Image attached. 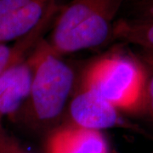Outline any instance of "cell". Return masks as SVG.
<instances>
[{
    "mask_svg": "<svg viewBox=\"0 0 153 153\" xmlns=\"http://www.w3.org/2000/svg\"><path fill=\"white\" fill-rule=\"evenodd\" d=\"M30 57L32 79L29 94L20 110L10 117L34 128H48L60 119L66 109L75 75L47 39L38 42Z\"/></svg>",
    "mask_w": 153,
    "mask_h": 153,
    "instance_id": "1",
    "label": "cell"
},
{
    "mask_svg": "<svg viewBox=\"0 0 153 153\" xmlns=\"http://www.w3.org/2000/svg\"><path fill=\"white\" fill-rule=\"evenodd\" d=\"M126 0H71L60 6L48 43L56 54L103 47L112 40L114 24Z\"/></svg>",
    "mask_w": 153,
    "mask_h": 153,
    "instance_id": "2",
    "label": "cell"
},
{
    "mask_svg": "<svg viewBox=\"0 0 153 153\" xmlns=\"http://www.w3.org/2000/svg\"><path fill=\"white\" fill-rule=\"evenodd\" d=\"M147 71L140 60L115 52L99 58L85 70L82 88L97 94L123 113H142Z\"/></svg>",
    "mask_w": 153,
    "mask_h": 153,
    "instance_id": "3",
    "label": "cell"
},
{
    "mask_svg": "<svg viewBox=\"0 0 153 153\" xmlns=\"http://www.w3.org/2000/svg\"><path fill=\"white\" fill-rule=\"evenodd\" d=\"M71 124L79 128L100 131L109 128H122L152 138L146 129L128 120L124 113L93 92L82 88L68 105Z\"/></svg>",
    "mask_w": 153,
    "mask_h": 153,
    "instance_id": "4",
    "label": "cell"
},
{
    "mask_svg": "<svg viewBox=\"0 0 153 153\" xmlns=\"http://www.w3.org/2000/svg\"><path fill=\"white\" fill-rule=\"evenodd\" d=\"M60 0H0V44L25 37Z\"/></svg>",
    "mask_w": 153,
    "mask_h": 153,
    "instance_id": "5",
    "label": "cell"
},
{
    "mask_svg": "<svg viewBox=\"0 0 153 153\" xmlns=\"http://www.w3.org/2000/svg\"><path fill=\"white\" fill-rule=\"evenodd\" d=\"M47 153H110V151L102 132L70 124L50 134Z\"/></svg>",
    "mask_w": 153,
    "mask_h": 153,
    "instance_id": "6",
    "label": "cell"
},
{
    "mask_svg": "<svg viewBox=\"0 0 153 153\" xmlns=\"http://www.w3.org/2000/svg\"><path fill=\"white\" fill-rule=\"evenodd\" d=\"M30 55L0 76V122L16 114L27 99L32 79Z\"/></svg>",
    "mask_w": 153,
    "mask_h": 153,
    "instance_id": "7",
    "label": "cell"
},
{
    "mask_svg": "<svg viewBox=\"0 0 153 153\" xmlns=\"http://www.w3.org/2000/svg\"><path fill=\"white\" fill-rule=\"evenodd\" d=\"M60 4L53 7L33 31L20 38L13 45L0 44V76L9 68L22 62L32 53L38 42L54 22Z\"/></svg>",
    "mask_w": 153,
    "mask_h": 153,
    "instance_id": "8",
    "label": "cell"
},
{
    "mask_svg": "<svg viewBox=\"0 0 153 153\" xmlns=\"http://www.w3.org/2000/svg\"><path fill=\"white\" fill-rule=\"evenodd\" d=\"M112 40L133 44L141 49H153V17L117 18L114 24Z\"/></svg>",
    "mask_w": 153,
    "mask_h": 153,
    "instance_id": "9",
    "label": "cell"
},
{
    "mask_svg": "<svg viewBox=\"0 0 153 153\" xmlns=\"http://www.w3.org/2000/svg\"><path fill=\"white\" fill-rule=\"evenodd\" d=\"M128 8L126 18L146 19L153 17V0H126L123 7Z\"/></svg>",
    "mask_w": 153,
    "mask_h": 153,
    "instance_id": "10",
    "label": "cell"
},
{
    "mask_svg": "<svg viewBox=\"0 0 153 153\" xmlns=\"http://www.w3.org/2000/svg\"><path fill=\"white\" fill-rule=\"evenodd\" d=\"M0 153H35L22 146L16 137L11 135L0 122Z\"/></svg>",
    "mask_w": 153,
    "mask_h": 153,
    "instance_id": "11",
    "label": "cell"
},
{
    "mask_svg": "<svg viewBox=\"0 0 153 153\" xmlns=\"http://www.w3.org/2000/svg\"><path fill=\"white\" fill-rule=\"evenodd\" d=\"M142 113L146 115L149 119L153 122V75L148 77L145 91Z\"/></svg>",
    "mask_w": 153,
    "mask_h": 153,
    "instance_id": "12",
    "label": "cell"
},
{
    "mask_svg": "<svg viewBox=\"0 0 153 153\" xmlns=\"http://www.w3.org/2000/svg\"><path fill=\"white\" fill-rule=\"evenodd\" d=\"M141 62L153 70V49H141Z\"/></svg>",
    "mask_w": 153,
    "mask_h": 153,
    "instance_id": "13",
    "label": "cell"
},
{
    "mask_svg": "<svg viewBox=\"0 0 153 153\" xmlns=\"http://www.w3.org/2000/svg\"><path fill=\"white\" fill-rule=\"evenodd\" d=\"M152 153H153V152H152Z\"/></svg>",
    "mask_w": 153,
    "mask_h": 153,
    "instance_id": "14",
    "label": "cell"
}]
</instances>
